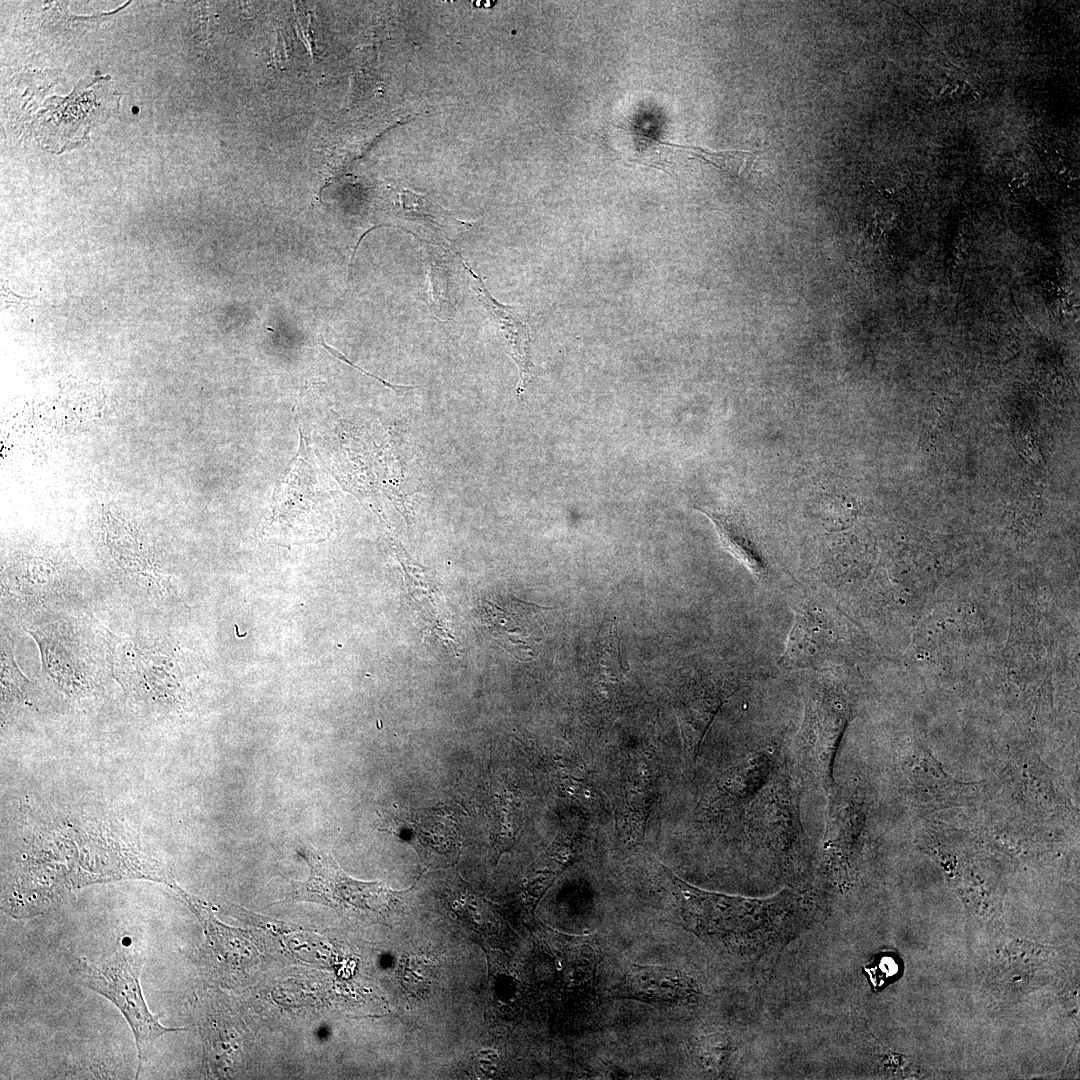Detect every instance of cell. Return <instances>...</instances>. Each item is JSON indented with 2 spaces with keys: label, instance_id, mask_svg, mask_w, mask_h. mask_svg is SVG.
I'll use <instances>...</instances> for the list:
<instances>
[{
  "label": "cell",
  "instance_id": "15",
  "mask_svg": "<svg viewBox=\"0 0 1080 1080\" xmlns=\"http://www.w3.org/2000/svg\"><path fill=\"white\" fill-rule=\"evenodd\" d=\"M434 976V965L421 956L407 957L399 969L402 987L416 997H423L430 991Z\"/></svg>",
  "mask_w": 1080,
  "mask_h": 1080
},
{
  "label": "cell",
  "instance_id": "3",
  "mask_svg": "<svg viewBox=\"0 0 1080 1080\" xmlns=\"http://www.w3.org/2000/svg\"><path fill=\"white\" fill-rule=\"evenodd\" d=\"M93 583L83 573L50 562L21 561L3 569L2 617L24 629L90 612Z\"/></svg>",
  "mask_w": 1080,
  "mask_h": 1080
},
{
  "label": "cell",
  "instance_id": "13",
  "mask_svg": "<svg viewBox=\"0 0 1080 1080\" xmlns=\"http://www.w3.org/2000/svg\"><path fill=\"white\" fill-rule=\"evenodd\" d=\"M401 214L409 220L421 222L431 227H445L450 222L460 223L439 204L425 196L409 190L399 192Z\"/></svg>",
  "mask_w": 1080,
  "mask_h": 1080
},
{
  "label": "cell",
  "instance_id": "12",
  "mask_svg": "<svg viewBox=\"0 0 1080 1080\" xmlns=\"http://www.w3.org/2000/svg\"><path fill=\"white\" fill-rule=\"evenodd\" d=\"M1 692L2 708L26 699L31 682L22 674L14 655V639L7 625L1 626Z\"/></svg>",
  "mask_w": 1080,
  "mask_h": 1080
},
{
  "label": "cell",
  "instance_id": "4",
  "mask_svg": "<svg viewBox=\"0 0 1080 1080\" xmlns=\"http://www.w3.org/2000/svg\"><path fill=\"white\" fill-rule=\"evenodd\" d=\"M803 701L796 765L803 783L827 797L836 785L834 761L849 717L848 697L835 679L819 676L806 682Z\"/></svg>",
  "mask_w": 1080,
  "mask_h": 1080
},
{
  "label": "cell",
  "instance_id": "8",
  "mask_svg": "<svg viewBox=\"0 0 1080 1080\" xmlns=\"http://www.w3.org/2000/svg\"><path fill=\"white\" fill-rule=\"evenodd\" d=\"M612 979L608 994L613 998L664 1004L689 1001L700 995L691 978L666 966L642 965L624 959Z\"/></svg>",
  "mask_w": 1080,
  "mask_h": 1080
},
{
  "label": "cell",
  "instance_id": "14",
  "mask_svg": "<svg viewBox=\"0 0 1080 1080\" xmlns=\"http://www.w3.org/2000/svg\"><path fill=\"white\" fill-rule=\"evenodd\" d=\"M660 143L679 150H684L689 154V156L706 161L714 165L715 167L722 169L737 177L740 176L746 168L747 160L754 155V152H750L747 150L715 151L698 146H685L668 142Z\"/></svg>",
  "mask_w": 1080,
  "mask_h": 1080
},
{
  "label": "cell",
  "instance_id": "11",
  "mask_svg": "<svg viewBox=\"0 0 1080 1080\" xmlns=\"http://www.w3.org/2000/svg\"><path fill=\"white\" fill-rule=\"evenodd\" d=\"M714 523L722 545L752 573L764 576L767 565L747 531L736 517L724 510L699 508Z\"/></svg>",
  "mask_w": 1080,
  "mask_h": 1080
},
{
  "label": "cell",
  "instance_id": "1",
  "mask_svg": "<svg viewBox=\"0 0 1080 1080\" xmlns=\"http://www.w3.org/2000/svg\"><path fill=\"white\" fill-rule=\"evenodd\" d=\"M25 630L38 644L43 678L61 695L80 701L114 678L111 632L91 612Z\"/></svg>",
  "mask_w": 1080,
  "mask_h": 1080
},
{
  "label": "cell",
  "instance_id": "17",
  "mask_svg": "<svg viewBox=\"0 0 1080 1080\" xmlns=\"http://www.w3.org/2000/svg\"><path fill=\"white\" fill-rule=\"evenodd\" d=\"M319 343H320V344H321V345H322V346H323V347H324V348H325V349H326V350H327V351H328V352H329V353H330L331 355H333L334 357H336V358H338V359L342 360L343 362H345V363H347L348 365H350V366H352V367L356 368L357 370H359V371L363 372L364 374H366V375H368V376H370V377H372V378H375V379H377L378 381H380V382H381L382 384H384L385 386H387V387H389L390 389L394 390V391H395V392H396L397 394H400V395H401V394L405 393L406 391H408V390H410V389H414V387H412V386H404V385H395V384H391V383H389V382H387V381H385V380H383V379H381V378H379V377H377V376H375V375H373V374H371V373H369V372H367V371L363 370L362 368L358 367L357 365L353 364V363H352V362H351L350 360H348V359H347V358H346V357H345V356H344V355H343L342 353H340V352H339V351H337L336 349H334V348L330 347L329 345H327V344L325 343V341H324V339H323V337H322L321 335L319 336Z\"/></svg>",
  "mask_w": 1080,
  "mask_h": 1080
},
{
  "label": "cell",
  "instance_id": "7",
  "mask_svg": "<svg viewBox=\"0 0 1080 1080\" xmlns=\"http://www.w3.org/2000/svg\"><path fill=\"white\" fill-rule=\"evenodd\" d=\"M513 595H489L482 599V620L495 641L518 660L536 656L544 637L543 610Z\"/></svg>",
  "mask_w": 1080,
  "mask_h": 1080
},
{
  "label": "cell",
  "instance_id": "9",
  "mask_svg": "<svg viewBox=\"0 0 1080 1080\" xmlns=\"http://www.w3.org/2000/svg\"><path fill=\"white\" fill-rule=\"evenodd\" d=\"M458 255L470 278L471 287L482 306L496 324L504 342L506 352L514 360L519 369L520 382L517 388V395L520 396L533 377L534 370L530 350V333L526 319L514 307L498 302L491 295L482 278L477 275L467 260L460 254Z\"/></svg>",
  "mask_w": 1080,
  "mask_h": 1080
},
{
  "label": "cell",
  "instance_id": "10",
  "mask_svg": "<svg viewBox=\"0 0 1080 1080\" xmlns=\"http://www.w3.org/2000/svg\"><path fill=\"white\" fill-rule=\"evenodd\" d=\"M824 853L831 868L841 870L860 828L858 805L836 785L827 796Z\"/></svg>",
  "mask_w": 1080,
  "mask_h": 1080
},
{
  "label": "cell",
  "instance_id": "6",
  "mask_svg": "<svg viewBox=\"0 0 1080 1080\" xmlns=\"http://www.w3.org/2000/svg\"><path fill=\"white\" fill-rule=\"evenodd\" d=\"M299 856L307 863V880H291L286 901H306L341 911L349 907L382 911L394 900V892L381 882H365L351 878L338 866L330 853L302 846Z\"/></svg>",
  "mask_w": 1080,
  "mask_h": 1080
},
{
  "label": "cell",
  "instance_id": "2",
  "mask_svg": "<svg viewBox=\"0 0 1080 1080\" xmlns=\"http://www.w3.org/2000/svg\"><path fill=\"white\" fill-rule=\"evenodd\" d=\"M172 639L155 627L130 637L111 632L113 675L131 703L152 712L179 710L184 704V658Z\"/></svg>",
  "mask_w": 1080,
  "mask_h": 1080
},
{
  "label": "cell",
  "instance_id": "16",
  "mask_svg": "<svg viewBox=\"0 0 1080 1080\" xmlns=\"http://www.w3.org/2000/svg\"><path fill=\"white\" fill-rule=\"evenodd\" d=\"M602 646L605 648V650L601 652V654L603 655L601 656V662L603 663V665L609 666V668H621L622 664L620 661L618 649V638L617 633L615 632L614 625H610L608 627L607 633L605 635V642L604 644H602Z\"/></svg>",
  "mask_w": 1080,
  "mask_h": 1080
},
{
  "label": "cell",
  "instance_id": "5",
  "mask_svg": "<svg viewBox=\"0 0 1080 1080\" xmlns=\"http://www.w3.org/2000/svg\"><path fill=\"white\" fill-rule=\"evenodd\" d=\"M143 962L131 945L122 944L108 956L80 960L74 969L82 985L110 1000L125 1017L135 1038L138 1070L160 1036L185 1030L161 1025L149 1011L140 985Z\"/></svg>",
  "mask_w": 1080,
  "mask_h": 1080
}]
</instances>
